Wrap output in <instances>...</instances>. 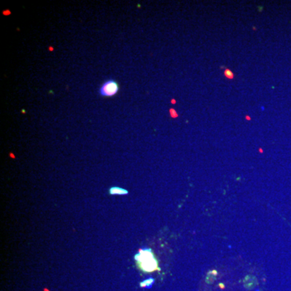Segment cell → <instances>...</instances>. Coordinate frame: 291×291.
Returning <instances> with one entry per match:
<instances>
[{
	"mask_svg": "<svg viewBox=\"0 0 291 291\" xmlns=\"http://www.w3.org/2000/svg\"><path fill=\"white\" fill-rule=\"evenodd\" d=\"M154 284V279L153 278H149L147 280H145L142 282L140 283V286L141 287H145V288H150Z\"/></svg>",
	"mask_w": 291,
	"mask_h": 291,
	"instance_id": "4",
	"label": "cell"
},
{
	"mask_svg": "<svg viewBox=\"0 0 291 291\" xmlns=\"http://www.w3.org/2000/svg\"><path fill=\"white\" fill-rule=\"evenodd\" d=\"M109 193L112 195H126L128 191L119 187H112L109 189Z\"/></svg>",
	"mask_w": 291,
	"mask_h": 291,
	"instance_id": "3",
	"label": "cell"
},
{
	"mask_svg": "<svg viewBox=\"0 0 291 291\" xmlns=\"http://www.w3.org/2000/svg\"><path fill=\"white\" fill-rule=\"evenodd\" d=\"M119 91L118 83L113 80H110L103 83L100 88V94L103 96H113Z\"/></svg>",
	"mask_w": 291,
	"mask_h": 291,
	"instance_id": "2",
	"label": "cell"
},
{
	"mask_svg": "<svg viewBox=\"0 0 291 291\" xmlns=\"http://www.w3.org/2000/svg\"><path fill=\"white\" fill-rule=\"evenodd\" d=\"M138 267L141 270L146 272H151L159 269L157 260L154 256L153 251L150 248L140 249L138 253L134 255Z\"/></svg>",
	"mask_w": 291,
	"mask_h": 291,
	"instance_id": "1",
	"label": "cell"
}]
</instances>
